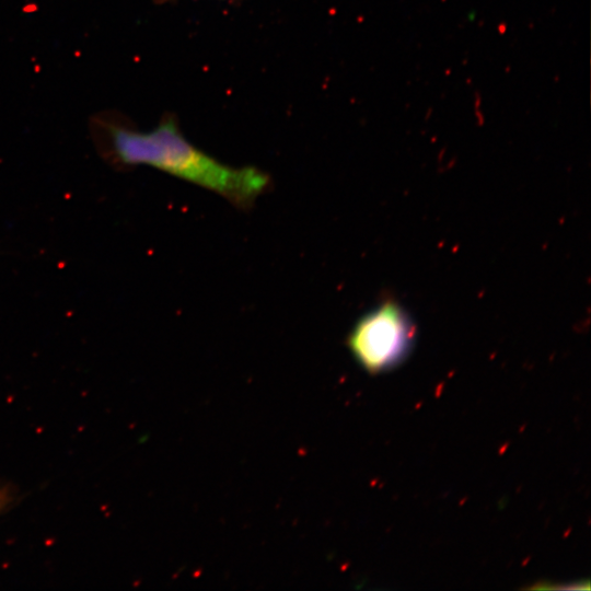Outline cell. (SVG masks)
Masks as SVG:
<instances>
[{"label":"cell","mask_w":591,"mask_h":591,"mask_svg":"<svg viewBox=\"0 0 591 591\" xmlns=\"http://www.w3.org/2000/svg\"><path fill=\"white\" fill-rule=\"evenodd\" d=\"M415 339V326L394 301H386L362 315L347 337L355 360L369 373H380L401 363Z\"/></svg>","instance_id":"7a4b0ae2"},{"label":"cell","mask_w":591,"mask_h":591,"mask_svg":"<svg viewBox=\"0 0 591 591\" xmlns=\"http://www.w3.org/2000/svg\"><path fill=\"white\" fill-rule=\"evenodd\" d=\"M108 131L119 164L154 167L216 193L241 210H248L271 184L269 175L256 167L230 166L199 150L172 118L146 132L121 126H109Z\"/></svg>","instance_id":"6da1fadb"},{"label":"cell","mask_w":591,"mask_h":591,"mask_svg":"<svg viewBox=\"0 0 591 591\" xmlns=\"http://www.w3.org/2000/svg\"><path fill=\"white\" fill-rule=\"evenodd\" d=\"M7 503V494L0 493V510L5 506Z\"/></svg>","instance_id":"3957f363"}]
</instances>
